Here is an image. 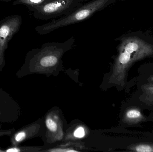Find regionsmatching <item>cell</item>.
I'll return each mask as SVG.
<instances>
[{"instance_id":"cell-1","label":"cell","mask_w":153,"mask_h":152,"mask_svg":"<svg viewBox=\"0 0 153 152\" xmlns=\"http://www.w3.org/2000/svg\"><path fill=\"white\" fill-rule=\"evenodd\" d=\"M116 0H92L69 15L53 19L52 21L37 26L35 30L40 35L49 34L56 29L74 25L91 17L113 4Z\"/></svg>"},{"instance_id":"cell-2","label":"cell","mask_w":153,"mask_h":152,"mask_svg":"<svg viewBox=\"0 0 153 152\" xmlns=\"http://www.w3.org/2000/svg\"><path fill=\"white\" fill-rule=\"evenodd\" d=\"M119 41L118 63L125 72L133 64L153 56V45L137 37L123 36Z\"/></svg>"},{"instance_id":"cell-3","label":"cell","mask_w":153,"mask_h":152,"mask_svg":"<svg viewBox=\"0 0 153 152\" xmlns=\"http://www.w3.org/2000/svg\"><path fill=\"white\" fill-rule=\"evenodd\" d=\"M88 0H54L45 4L29 7L37 19L47 21L66 16L88 2Z\"/></svg>"},{"instance_id":"cell-4","label":"cell","mask_w":153,"mask_h":152,"mask_svg":"<svg viewBox=\"0 0 153 152\" xmlns=\"http://www.w3.org/2000/svg\"><path fill=\"white\" fill-rule=\"evenodd\" d=\"M21 16H9L0 21V72L3 71L5 65V51L8 44L13 36L18 33L21 26Z\"/></svg>"},{"instance_id":"cell-5","label":"cell","mask_w":153,"mask_h":152,"mask_svg":"<svg viewBox=\"0 0 153 152\" xmlns=\"http://www.w3.org/2000/svg\"><path fill=\"white\" fill-rule=\"evenodd\" d=\"M21 114V107L10 95L0 88V123H13Z\"/></svg>"},{"instance_id":"cell-6","label":"cell","mask_w":153,"mask_h":152,"mask_svg":"<svg viewBox=\"0 0 153 152\" xmlns=\"http://www.w3.org/2000/svg\"><path fill=\"white\" fill-rule=\"evenodd\" d=\"M139 102L148 106H153V84L146 82L140 86Z\"/></svg>"},{"instance_id":"cell-7","label":"cell","mask_w":153,"mask_h":152,"mask_svg":"<svg viewBox=\"0 0 153 152\" xmlns=\"http://www.w3.org/2000/svg\"><path fill=\"white\" fill-rule=\"evenodd\" d=\"M125 119L128 124L134 126L139 125L147 120L141 110L136 106L129 108L126 111Z\"/></svg>"},{"instance_id":"cell-8","label":"cell","mask_w":153,"mask_h":152,"mask_svg":"<svg viewBox=\"0 0 153 152\" xmlns=\"http://www.w3.org/2000/svg\"><path fill=\"white\" fill-rule=\"evenodd\" d=\"M53 1L54 0H15L13 2V4H23L27 5L29 8L45 4Z\"/></svg>"},{"instance_id":"cell-9","label":"cell","mask_w":153,"mask_h":152,"mask_svg":"<svg viewBox=\"0 0 153 152\" xmlns=\"http://www.w3.org/2000/svg\"><path fill=\"white\" fill-rule=\"evenodd\" d=\"M130 151L136 152H153V145L149 144H138L130 147Z\"/></svg>"},{"instance_id":"cell-10","label":"cell","mask_w":153,"mask_h":152,"mask_svg":"<svg viewBox=\"0 0 153 152\" xmlns=\"http://www.w3.org/2000/svg\"><path fill=\"white\" fill-rule=\"evenodd\" d=\"M46 125L48 129L52 132H55L57 129V126L56 122L50 118L47 119L46 121Z\"/></svg>"},{"instance_id":"cell-11","label":"cell","mask_w":153,"mask_h":152,"mask_svg":"<svg viewBox=\"0 0 153 152\" xmlns=\"http://www.w3.org/2000/svg\"><path fill=\"white\" fill-rule=\"evenodd\" d=\"M16 130L14 128L7 129H0V137L4 136L10 137Z\"/></svg>"},{"instance_id":"cell-12","label":"cell","mask_w":153,"mask_h":152,"mask_svg":"<svg viewBox=\"0 0 153 152\" xmlns=\"http://www.w3.org/2000/svg\"><path fill=\"white\" fill-rule=\"evenodd\" d=\"M85 135L84 129L82 127L78 128L74 133V136L78 138H82Z\"/></svg>"},{"instance_id":"cell-13","label":"cell","mask_w":153,"mask_h":152,"mask_svg":"<svg viewBox=\"0 0 153 152\" xmlns=\"http://www.w3.org/2000/svg\"><path fill=\"white\" fill-rule=\"evenodd\" d=\"M50 152H78L77 151H74L73 150H69V149H56V150H51L49 151Z\"/></svg>"},{"instance_id":"cell-14","label":"cell","mask_w":153,"mask_h":152,"mask_svg":"<svg viewBox=\"0 0 153 152\" xmlns=\"http://www.w3.org/2000/svg\"><path fill=\"white\" fill-rule=\"evenodd\" d=\"M146 82L153 84V74H152L150 76H147V77H146Z\"/></svg>"},{"instance_id":"cell-15","label":"cell","mask_w":153,"mask_h":152,"mask_svg":"<svg viewBox=\"0 0 153 152\" xmlns=\"http://www.w3.org/2000/svg\"><path fill=\"white\" fill-rule=\"evenodd\" d=\"M1 1H11V0H0Z\"/></svg>"}]
</instances>
